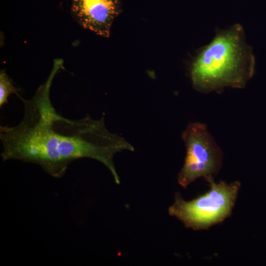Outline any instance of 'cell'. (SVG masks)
Returning a JSON list of instances; mask_svg holds the SVG:
<instances>
[{"label":"cell","instance_id":"1","mask_svg":"<svg viewBox=\"0 0 266 266\" xmlns=\"http://www.w3.org/2000/svg\"><path fill=\"white\" fill-rule=\"evenodd\" d=\"M63 64L61 59L54 60L48 77L31 99L19 96L24 103V116L16 126L0 127L1 157L3 161L15 160L37 165L56 178L65 174L73 161L90 158L104 165L119 184L114 156L134 148L124 137L107 129L104 114L99 120L89 115L71 120L56 111L51 101L50 88Z\"/></svg>","mask_w":266,"mask_h":266},{"label":"cell","instance_id":"2","mask_svg":"<svg viewBox=\"0 0 266 266\" xmlns=\"http://www.w3.org/2000/svg\"><path fill=\"white\" fill-rule=\"evenodd\" d=\"M255 66L252 49L238 24L217 29L212 40L198 50L190 66L193 88L208 94L226 87L242 89L253 76Z\"/></svg>","mask_w":266,"mask_h":266},{"label":"cell","instance_id":"3","mask_svg":"<svg viewBox=\"0 0 266 266\" xmlns=\"http://www.w3.org/2000/svg\"><path fill=\"white\" fill-rule=\"evenodd\" d=\"M206 181L210 187L207 193L186 201L177 192L173 203L168 208L169 214L181 221L187 228L195 231L207 230L221 223L232 214L240 189V182L216 183L213 178Z\"/></svg>","mask_w":266,"mask_h":266},{"label":"cell","instance_id":"4","mask_svg":"<svg viewBox=\"0 0 266 266\" xmlns=\"http://www.w3.org/2000/svg\"><path fill=\"white\" fill-rule=\"evenodd\" d=\"M186 149L183 167L178 174L179 184L186 188L200 177L206 180L219 171L223 154L205 124L190 123L182 133Z\"/></svg>","mask_w":266,"mask_h":266},{"label":"cell","instance_id":"5","mask_svg":"<svg viewBox=\"0 0 266 266\" xmlns=\"http://www.w3.org/2000/svg\"><path fill=\"white\" fill-rule=\"evenodd\" d=\"M70 12L82 28L108 38L113 23L122 12L121 0H70Z\"/></svg>","mask_w":266,"mask_h":266},{"label":"cell","instance_id":"6","mask_svg":"<svg viewBox=\"0 0 266 266\" xmlns=\"http://www.w3.org/2000/svg\"><path fill=\"white\" fill-rule=\"evenodd\" d=\"M18 89L15 88L12 80L6 74L5 70L0 71V106L1 108L5 103H8V98L12 94H15L17 96Z\"/></svg>","mask_w":266,"mask_h":266}]
</instances>
